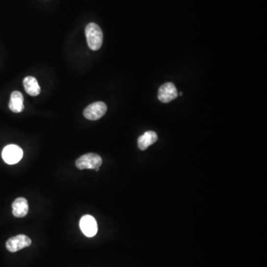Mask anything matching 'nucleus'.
I'll list each match as a JSON object with an SVG mask.
<instances>
[{"label":"nucleus","instance_id":"nucleus-1","mask_svg":"<svg viewBox=\"0 0 267 267\" xmlns=\"http://www.w3.org/2000/svg\"><path fill=\"white\" fill-rule=\"evenodd\" d=\"M86 35L89 47L97 51L103 45V33L101 29L96 23H89L86 28Z\"/></svg>","mask_w":267,"mask_h":267},{"label":"nucleus","instance_id":"nucleus-2","mask_svg":"<svg viewBox=\"0 0 267 267\" xmlns=\"http://www.w3.org/2000/svg\"><path fill=\"white\" fill-rule=\"evenodd\" d=\"M103 163L101 157L94 153H89L81 156L76 161V166L77 169H95L100 170V167Z\"/></svg>","mask_w":267,"mask_h":267},{"label":"nucleus","instance_id":"nucleus-3","mask_svg":"<svg viewBox=\"0 0 267 267\" xmlns=\"http://www.w3.org/2000/svg\"><path fill=\"white\" fill-rule=\"evenodd\" d=\"M107 112V106L103 102H96L89 105L83 112L85 118L89 120H97L103 118Z\"/></svg>","mask_w":267,"mask_h":267},{"label":"nucleus","instance_id":"nucleus-4","mask_svg":"<svg viewBox=\"0 0 267 267\" xmlns=\"http://www.w3.org/2000/svg\"><path fill=\"white\" fill-rule=\"evenodd\" d=\"M2 156L5 163L10 165L16 164L23 158V151L18 146L8 145L4 148Z\"/></svg>","mask_w":267,"mask_h":267},{"label":"nucleus","instance_id":"nucleus-5","mask_svg":"<svg viewBox=\"0 0 267 267\" xmlns=\"http://www.w3.org/2000/svg\"><path fill=\"white\" fill-rule=\"evenodd\" d=\"M31 245V240L25 235H18L11 237L6 242V248L9 252H16Z\"/></svg>","mask_w":267,"mask_h":267},{"label":"nucleus","instance_id":"nucleus-6","mask_svg":"<svg viewBox=\"0 0 267 267\" xmlns=\"http://www.w3.org/2000/svg\"><path fill=\"white\" fill-rule=\"evenodd\" d=\"M80 230L83 232V234L88 237H94L97 233L98 227L95 219L92 216H83L80 221Z\"/></svg>","mask_w":267,"mask_h":267},{"label":"nucleus","instance_id":"nucleus-7","mask_svg":"<svg viewBox=\"0 0 267 267\" xmlns=\"http://www.w3.org/2000/svg\"><path fill=\"white\" fill-rule=\"evenodd\" d=\"M177 88L172 83H166L160 86L158 91V99L162 103H167L178 97Z\"/></svg>","mask_w":267,"mask_h":267},{"label":"nucleus","instance_id":"nucleus-8","mask_svg":"<svg viewBox=\"0 0 267 267\" xmlns=\"http://www.w3.org/2000/svg\"><path fill=\"white\" fill-rule=\"evenodd\" d=\"M157 139H158V137L156 132L153 131H147L138 138V148L142 151H145L150 146L153 145Z\"/></svg>","mask_w":267,"mask_h":267},{"label":"nucleus","instance_id":"nucleus-9","mask_svg":"<svg viewBox=\"0 0 267 267\" xmlns=\"http://www.w3.org/2000/svg\"><path fill=\"white\" fill-rule=\"evenodd\" d=\"M13 214L17 217H23L29 212V203L24 198H19L12 204Z\"/></svg>","mask_w":267,"mask_h":267},{"label":"nucleus","instance_id":"nucleus-10","mask_svg":"<svg viewBox=\"0 0 267 267\" xmlns=\"http://www.w3.org/2000/svg\"><path fill=\"white\" fill-rule=\"evenodd\" d=\"M24 97L20 91H15L12 92L10 99L9 109L14 113H20L25 109Z\"/></svg>","mask_w":267,"mask_h":267},{"label":"nucleus","instance_id":"nucleus-11","mask_svg":"<svg viewBox=\"0 0 267 267\" xmlns=\"http://www.w3.org/2000/svg\"><path fill=\"white\" fill-rule=\"evenodd\" d=\"M25 90L30 96L39 95L41 89L37 80L33 77H27L23 80Z\"/></svg>","mask_w":267,"mask_h":267}]
</instances>
